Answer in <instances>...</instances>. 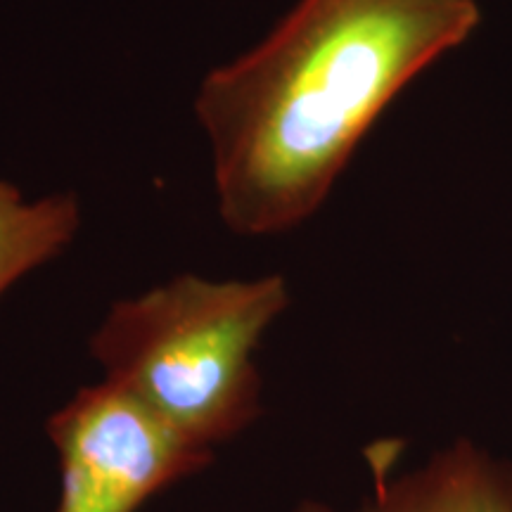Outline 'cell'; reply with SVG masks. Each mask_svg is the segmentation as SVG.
<instances>
[{
	"instance_id": "obj_2",
	"label": "cell",
	"mask_w": 512,
	"mask_h": 512,
	"mask_svg": "<svg viewBox=\"0 0 512 512\" xmlns=\"http://www.w3.org/2000/svg\"><path fill=\"white\" fill-rule=\"evenodd\" d=\"M290 306L280 273L214 280L181 273L119 299L88 339L102 380L211 448L261 415L256 351Z\"/></svg>"
},
{
	"instance_id": "obj_1",
	"label": "cell",
	"mask_w": 512,
	"mask_h": 512,
	"mask_svg": "<svg viewBox=\"0 0 512 512\" xmlns=\"http://www.w3.org/2000/svg\"><path fill=\"white\" fill-rule=\"evenodd\" d=\"M477 22V0H297L211 69L195 117L223 226L264 238L316 214L396 95Z\"/></svg>"
},
{
	"instance_id": "obj_5",
	"label": "cell",
	"mask_w": 512,
	"mask_h": 512,
	"mask_svg": "<svg viewBox=\"0 0 512 512\" xmlns=\"http://www.w3.org/2000/svg\"><path fill=\"white\" fill-rule=\"evenodd\" d=\"M79 228L81 204L72 192L27 200L15 183L0 181V299L69 249Z\"/></svg>"
},
{
	"instance_id": "obj_4",
	"label": "cell",
	"mask_w": 512,
	"mask_h": 512,
	"mask_svg": "<svg viewBox=\"0 0 512 512\" xmlns=\"http://www.w3.org/2000/svg\"><path fill=\"white\" fill-rule=\"evenodd\" d=\"M361 512H512V465L460 441L420 470L377 479Z\"/></svg>"
},
{
	"instance_id": "obj_6",
	"label": "cell",
	"mask_w": 512,
	"mask_h": 512,
	"mask_svg": "<svg viewBox=\"0 0 512 512\" xmlns=\"http://www.w3.org/2000/svg\"><path fill=\"white\" fill-rule=\"evenodd\" d=\"M294 512H335L332 508H328L325 503H318V501H304L299 503V508Z\"/></svg>"
},
{
	"instance_id": "obj_3",
	"label": "cell",
	"mask_w": 512,
	"mask_h": 512,
	"mask_svg": "<svg viewBox=\"0 0 512 512\" xmlns=\"http://www.w3.org/2000/svg\"><path fill=\"white\" fill-rule=\"evenodd\" d=\"M46 432L60 463L55 512H138L214 460L211 448L192 444L105 380L86 384L57 408Z\"/></svg>"
}]
</instances>
